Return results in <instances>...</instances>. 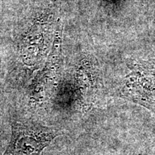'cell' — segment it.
<instances>
[{"label":"cell","mask_w":155,"mask_h":155,"mask_svg":"<svg viewBox=\"0 0 155 155\" xmlns=\"http://www.w3.org/2000/svg\"><path fill=\"white\" fill-rule=\"evenodd\" d=\"M11 137L1 155H41L54 139L62 134L59 129L32 121L14 120Z\"/></svg>","instance_id":"obj_1"},{"label":"cell","mask_w":155,"mask_h":155,"mask_svg":"<svg viewBox=\"0 0 155 155\" xmlns=\"http://www.w3.org/2000/svg\"><path fill=\"white\" fill-rule=\"evenodd\" d=\"M2 60L0 58V106H1L2 100Z\"/></svg>","instance_id":"obj_2"},{"label":"cell","mask_w":155,"mask_h":155,"mask_svg":"<svg viewBox=\"0 0 155 155\" xmlns=\"http://www.w3.org/2000/svg\"><path fill=\"white\" fill-rule=\"evenodd\" d=\"M5 141H4V139H3V137H2V131L1 129H0V152H1V150H2V148L3 147H5Z\"/></svg>","instance_id":"obj_3"},{"label":"cell","mask_w":155,"mask_h":155,"mask_svg":"<svg viewBox=\"0 0 155 155\" xmlns=\"http://www.w3.org/2000/svg\"><path fill=\"white\" fill-rule=\"evenodd\" d=\"M143 155H155V154H143Z\"/></svg>","instance_id":"obj_4"}]
</instances>
